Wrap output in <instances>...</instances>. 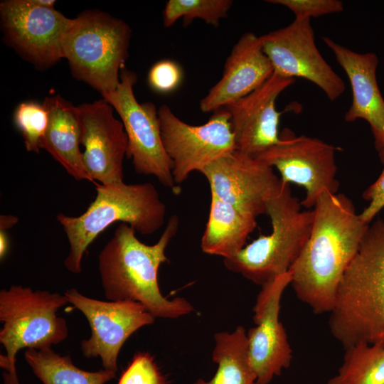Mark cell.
I'll return each instance as SVG.
<instances>
[{
    "mask_svg": "<svg viewBox=\"0 0 384 384\" xmlns=\"http://www.w3.org/2000/svg\"><path fill=\"white\" fill-rule=\"evenodd\" d=\"M313 210L309 238L289 272L297 298L320 314L332 310L342 277L370 224L342 193L323 194Z\"/></svg>",
    "mask_w": 384,
    "mask_h": 384,
    "instance_id": "6da1fadb",
    "label": "cell"
},
{
    "mask_svg": "<svg viewBox=\"0 0 384 384\" xmlns=\"http://www.w3.org/2000/svg\"><path fill=\"white\" fill-rule=\"evenodd\" d=\"M179 225L176 215L170 217L159 240L148 245L126 223L115 229L98 255V269L108 301H132L142 304L155 318L177 319L193 311L183 297L169 299L159 286L158 272L168 262L166 249Z\"/></svg>",
    "mask_w": 384,
    "mask_h": 384,
    "instance_id": "7a4b0ae2",
    "label": "cell"
},
{
    "mask_svg": "<svg viewBox=\"0 0 384 384\" xmlns=\"http://www.w3.org/2000/svg\"><path fill=\"white\" fill-rule=\"evenodd\" d=\"M329 314L330 331L344 349L384 344V220L369 225Z\"/></svg>",
    "mask_w": 384,
    "mask_h": 384,
    "instance_id": "3957f363",
    "label": "cell"
},
{
    "mask_svg": "<svg viewBox=\"0 0 384 384\" xmlns=\"http://www.w3.org/2000/svg\"><path fill=\"white\" fill-rule=\"evenodd\" d=\"M95 184L97 196L85 212L77 217L57 215L70 245L64 265L74 274L81 272L88 246L111 224L121 221L142 235H151L166 218V206L151 183Z\"/></svg>",
    "mask_w": 384,
    "mask_h": 384,
    "instance_id": "277c9868",
    "label": "cell"
},
{
    "mask_svg": "<svg viewBox=\"0 0 384 384\" xmlns=\"http://www.w3.org/2000/svg\"><path fill=\"white\" fill-rule=\"evenodd\" d=\"M289 183L282 181L279 192L267 203L272 232L260 235L232 257L225 267L252 282L263 285L287 272L304 247L311 231L314 210H302Z\"/></svg>",
    "mask_w": 384,
    "mask_h": 384,
    "instance_id": "5b68a950",
    "label": "cell"
},
{
    "mask_svg": "<svg viewBox=\"0 0 384 384\" xmlns=\"http://www.w3.org/2000/svg\"><path fill=\"white\" fill-rule=\"evenodd\" d=\"M68 303L64 294L21 285L1 290L0 342L6 353L0 355V366L5 370L4 384H20L16 369L19 350L51 348L67 338V322L56 314Z\"/></svg>",
    "mask_w": 384,
    "mask_h": 384,
    "instance_id": "8992f818",
    "label": "cell"
},
{
    "mask_svg": "<svg viewBox=\"0 0 384 384\" xmlns=\"http://www.w3.org/2000/svg\"><path fill=\"white\" fill-rule=\"evenodd\" d=\"M131 29L123 21L98 10L74 18L64 43L73 75L101 94L114 90L128 55Z\"/></svg>",
    "mask_w": 384,
    "mask_h": 384,
    "instance_id": "52a82bcc",
    "label": "cell"
},
{
    "mask_svg": "<svg viewBox=\"0 0 384 384\" xmlns=\"http://www.w3.org/2000/svg\"><path fill=\"white\" fill-rule=\"evenodd\" d=\"M137 79L134 72L122 68L117 88L102 95L122 119L128 139L127 156L135 171L155 176L178 194L181 188L174 182L172 161L162 143L158 110L152 102H138L133 90Z\"/></svg>",
    "mask_w": 384,
    "mask_h": 384,
    "instance_id": "ba28073f",
    "label": "cell"
},
{
    "mask_svg": "<svg viewBox=\"0 0 384 384\" xmlns=\"http://www.w3.org/2000/svg\"><path fill=\"white\" fill-rule=\"evenodd\" d=\"M158 113L162 143L172 161L176 186L186 181L191 173L201 172L237 149L230 115L225 107L214 111L205 124L198 126L184 122L166 105L159 108Z\"/></svg>",
    "mask_w": 384,
    "mask_h": 384,
    "instance_id": "9c48e42d",
    "label": "cell"
},
{
    "mask_svg": "<svg viewBox=\"0 0 384 384\" xmlns=\"http://www.w3.org/2000/svg\"><path fill=\"white\" fill-rule=\"evenodd\" d=\"M340 148L314 137H295L285 129L279 142L255 156L267 165L276 168L283 182L304 188L306 195L302 206L314 208L326 193H336L335 154Z\"/></svg>",
    "mask_w": 384,
    "mask_h": 384,
    "instance_id": "30bf717a",
    "label": "cell"
},
{
    "mask_svg": "<svg viewBox=\"0 0 384 384\" xmlns=\"http://www.w3.org/2000/svg\"><path fill=\"white\" fill-rule=\"evenodd\" d=\"M0 16L9 45L37 68H48L64 58V43L74 18L31 0L1 1Z\"/></svg>",
    "mask_w": 384,
    "mask_h": 384,
    "instance_id": "8fae6325",
    "label": "cell"
},
{
    "mask_svg": "<svg viewBox=\"0 0 384 384\" xmlns=\"http://www.w3.org/2000/svg\"><path fill=\"white\" fill-rule=\"evenodd\" d=\"M68 303L86 317L90 337L80 343L87 358L100 357L104 369L117 373L121 348L128 338L144 326L153 324L155 317L139 302L102 301L80 294L75 289L64 293Z\"/></svg>",
    "mask_w": 384,
    "mask_h": 384,
    "instance_id": "7c38bea8",
    "label": "cell"
},
{
    "mask_svg": "<svg viewBox=\"0 0 384 384\" xmlns=\"http://www.w3.org/2000/svg\"><path fill=\"white\" fill-rule=\"evenodd\" d=\"M310 20L295 17L288 26L260 36L262 49L274 73L306 79L334 101L343 93L345 83L318 50Z\"/></svg>",
    "mask_w": 384,
    "mask_h": 384,
    "instance_id": "4fadbf2b",
    "label": "cell"
},
{
    "mask_svg": "<svg viewBox=\"0 0 384 384\" xmlns=\"http://www.w3.org/2000/svg\"><path fill=\"white\" fill-rule=\"evenodd\" d=\"M211 195L255 217L267 213L282 181L273 168L235 149L203 169Z\"/></svg>",
    "mask_w": 384,
    "mask_h": 384,
    "instance_id": "5bb4252c",
    "label": "cell"
},
{
    "mask_svg": "<svg viewBox=\"0 0 384 384\" xmlns=\"http://www.w3.org/2000/svg\"><path fill=\"white\" fill-rule=\"evenodd\" d=\"M291 282L288 271L262 285L253 307L255 326L247 332V339L257 384H269L290 366L292 359V351L279 318L281 298Z\"/></svg>",
    "mask_w": 384,
    "mask_h": 384,
    "instance_id": "9a60e30c",
    "label": "cell"
},
{
    "mask_svg": "<svg viewBox=\"0 0 384 384\" xmlns=\"http://www.w3.org/2000/svg\"><path fill=\"white\" fill-rule=\"evenodd\" d=\"M82 161L95 183L110 185L123 182V161L128 139L122 121L116 119L113 107L104 99L78 106Z\"/></svg>",
    "mask_w": 384,
    "mask_h": 384,
    "instance_id": "2e32d148",
    "label": "cell"
},
{
    "mask_svg": "<svg viewBox=\"0 0 384 384\" xmlns=\"http://www.w3.org/2000/svg\"><path fill=\"white\" fill-rule=\"evenodd\" d=\"M294 82L274 73L258 88L225 107L230 115L237 150L255 156L279 142L281 112L275 102Z\"/></svg>",
    "mask_w": 384,
    "mask_h": 384,
    "instance_id": "e0dca14e",
    "label": "cell"
},
{
    "mask_svg": "<svg viewBox=\"0 0 384 384\" xmlns=\"http://www.w3.org/2000/svg\"><path fill=\"white\" fill-rule=\"evenodd\" d=\"M273 73L260 38L252 32L244 33L226 59L222 78L201 100V110L213 112L226 107L258 88Z\"/></svg>",
    "mask_w": 384,
    "mask_h": 384,
    "instance_id": "ac0fdd59",
    "label": "cell"
},
{
    "mask_svg": "<svg viewBox=\"0 0 384 384\" xmlns=\"http://www.w3.org/2000/svg\"><path fill=\"white\" fill-rule=\"evenodd\" d=\"M322 40L332 50L351 86L352 102L345 114V120H366L370 127L375 147L379 151L384 146V99L376 78L377 55L356 53L327 36L322 37Z\"/></svg>",
    "mask_w": 384,
    "mask_h": 384,
    "instance_id": "d6986e66",
    "label": "cell"
},
{
    "mask_svg": "<svg viewBox=\"0 0 384 384\" xmlns=\"http://www.w3.org/2000/svg\"><path fill=\"white\" fill-rule=\"evenodd\" d=\"M43 105L48 111V122L39 147L46 150L75 180L93 183L80 149L82 126L78 106L59 95L46 97Z\"/></svg>",
    "mask_w": 384,
    "mask_h": 384,
    "instance_id": "ffe728a7",
    "label": "cell"
},
{
    "mask_svg": "<svg viewBox=\"0 0 384 384\" xmlns=\"http://www.w3.org/2000/svg\"><path fill=\"white\" fill-rule=\"evenodd\" d=\"M257 226L256 217L211 195L208 221L201 238L203 252L228 259L245 246Z\"/></svg>",
    "mask_w": 384,
    "mask_h": 384,
    "instance_id": "44dd1931",
    "label": "cell"
},
{
    "mask_svg": "<svg viewBox=\"0 0 384 384\" xmlns=\"http://www.w3.org/2000/svg\"><path fill=\"white\" fill-rule=\"evenodd\" d=\"M214 340L212 359L218 365L216 373L210 380L198 379L193 384H257L245 328L238 326L232 333H216Z\"/></svg>",
    "mask_w": 384,
    "mask_h": 384,
    "instance_id": "7402d4cb",
    "label": "cell"
},
{
    "mask_svg": "<svg viewBox=\"0 0 384 384\" xmlns=\"http://www.w3.org/2000/svg\"><path fill=\"white\" fill-rule=\"evenodd\" d=\"M25 360L43 384H105L116 373L102 369L95 372L75 366L69 356H60L52 348L26 349Z\"/></svg>",
    "mask_w": 384,
    "mask_h": 384,
    "instance_id": "603a6c76",
    "label": "cell"
},
{
    "mask_svg": "<svg viewBox=\"0 0 384 384\" xmlns=\"http://www.w3.org/2000/svg\"><path fill=\"white\" fill-rule=\"evenodd\" d=\"M326 384H384V344L358 343L345 348L341 366Z\"/></svg>",
    "mask_w": 384,
    "mask_h": 384,
    "instance_id": "cb8c5ba5",
    "label": "cell"
},
{
    "mask_svg": "<svg viewBox=\"0 0 384 384\" xmlns=\"http://www.w3.org/2000/svg\"><path fill=\"white\" fill-rule=\"evenodd\" d=\"M233 5L231 0H169L163 11V24L171 27L182 18L187 26L195 18L203 20L214 27L228 16Z\"/></svg>",
    "mask_w": 384,
    "mask_h": 384,
    "instance_id": "d4e9b609",
    "label": "cell"
},
{
    "mask_svg": "<svg viewBox=\"0 0 384 384\" xmlns=\"http://www.w3.org/2000/svg\"><path fill=\"white\" fill-rule=\"evenodd\" d=\"M14 122L22 134L28 151L39 153V144L48 122V111L43 105L33 102H22L14 112Z\"/></svg>",
    "mask_w": 384,
    "mask_h": 384,
    "instance_id": "484cf974",
    "label": "cell"
},
{
    "mask_svg": "<svg viewBox=\"0 0 384 384\" xmlns=\"http://www.w3.org/2000/svg\"><path fill=\"white\" fill-rule=\"evenodd\" d=\"M117 384H166V380L150 353L138 352L122 372Z\"/></svg>",
    "mask_w": 384,
    "mask_h": 384,
    "instance_id": "4316f807",
    "label": "cell"
},
{
    "mask_svg": "<svg viewBox=\"0 0 384 384\" xmlns=\"http://www.w3.org/2000/svg\"><path fill=\"white\" fill-rule=\"evenodd\" d=\"M183 78L181 66L175 61L165 59L156 63L149 70L148 83L158 93L167 94L176 90Z\"/></svg>",
    "mask_w": 384,
    "mask_h": 384,
    "instance_id": "83f0119b",
    "label": "cell"
},
{
    "mask_svg": "<svg viewBox=\"0 0 384 384\" xmlns=\"http://www.w3.org/2000/svg\"><path fill=\"white\" fill-rule=\"evenodd\" d=\"M271 4L288 8L295 17H311L339 13L343 10V4L338 0H269Z\"/></svg>",
    "mask_w": 384,
    "mask_h": 384,
    "instance_id": "f1b7e54d",
    "label": "cell"
},
{
    "mask_svg": "<svg viewBox=\"0 0 384 384\" xmlns=\"http://www.w3.org/2000/svg\"><path fill=\"white\" fill-rule=\"evenodd\" d=\"M378 152L383 169L376 181L364 191L363 198L369 203L359 214L361 219L368 224L384 208V146Z\"/></svg>",
    "mask_w": 384,
    "mask_h": 384,
    "instance_id": "f546056e",
    "label": "cell"
},
{
    "mask_svg": "<svg viewBox=\"0 0 384 384\" xmlns=\"http://www.w3.org/2000/svg\"><path fill=\"white\" fill-rule=\"evenodd\" d=\"M18 218L12 215H1L0 216V230H6L12 228L17 222Z\"/></svg>",
    "mask_w": 384,
    "mask_h": 384,
    "instance_id": "4dcf8cb0",
    "label": "cell"
},
{
    "mask_svg": "<svg viewBox=\"0 0 384 384\" xmlns=\"http://www.w3.org/2000/svg\"><path fill=\"white\" fill-rule=\"evenodd\" d=\"M9 248V238L6 230H0V258L4 259Z\"/></svg>",
    "mask_w": 384,
    "mask_h": 384,
    "instance_id": "1f68e13d",
    "label": "cell"
}]
</instances>
